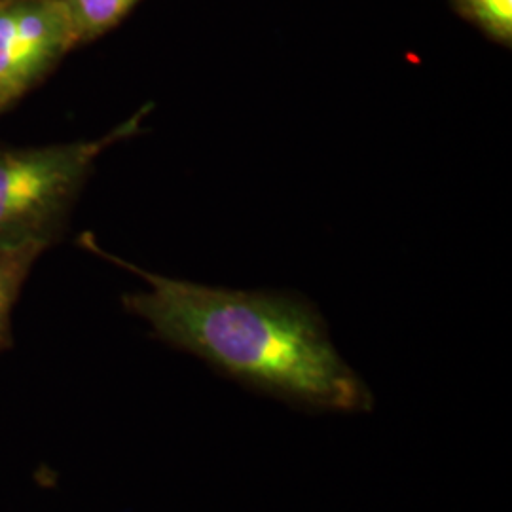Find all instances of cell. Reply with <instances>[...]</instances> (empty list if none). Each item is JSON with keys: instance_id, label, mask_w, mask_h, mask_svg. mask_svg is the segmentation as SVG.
Wrapping results in <instances>:
<instances>
[{"instance_id": "cell-5", "label": "cell", "mask_w": 512, "mask_h": 512, "mask_svg": "<svg viewBox=\"0 0 512 512\" xmlns=\"http://www.w3.org/2000/svg\"><path fill=\"white\" fill-rule=\"evenodd\" d=\"M73 21L78 44L103 37L141 0H63Z\"/></svg>"}, {"instance_id": "cell-4", "label": "cell", "mask_w": 512, "mask_h": 512, "mask_svg": "<svg viewBox=\"0 0 512 512\" xmlns=\"http://www.w3.org/2000/svg\"><path fill=\"white\" fill-rule=\"evenodd\" d=\"M50 245L42 239L0 243V353L12 346V311L27 277Z\"/></svg>"}, {"instance_id": "cell-7", "label": "cell", "mask_w": 512, "mask_h": 512, "mask_svg": "<svg viewBox=\"0 0 512 512\" xmlns=\"http://www.w3.org/2000/svg\"><path fill=\"white\" fill-rule=\"evenodd\" d=\"M4 110H6V107H4V105H2V101H0V114H2Z\"/></svg>"}, {"instance_id": "cell-2", "label": "cell", "mask_w": 512, "mask_h": 512, "mask_svg": "<svg viewBox=\"0 0 512 512\" xmlns=\"http://www.w3.org/2000/svg\"><path fill=\"white\" fill-rule=\"evenodd\" d=\"M137 110L109 133L71 143L0 148V243L42 239L54 243L97 160L135 137L148 110Z\"/></svg>"}, {"instance_id": "cell-3", "label": "cell", "mask_w": 512, "mask_h": 512, "mask_svg": "<svg viewBox=\"0 0 512 512\" xmlns=\"http://www.w3.org/2000/svg\"><path fill=\"white\" fill-rule=\"evenodd\" d=\"M78 46L63 0H0V101L8 109Z\"/></svg>"}, {"instance_id": "cell-6", "label": "cell", "mask_w": 512, "mask_h": 512, "mask_svg": "<svg viewBox=\"0 0 512 512\" xmlns=\"http://www.w3.org/2000/svg\"><path fill=\"white\" fill-rule=\"evenodd\" d=\"M459 10L503 44L512 40V0H456Z\"/></svg>"}, {"instance_id": "cell-1", "label": "cell", "mask_w": 512, "mask_h": 512, "mask_svg": "<svg viewBox=\"0 0 512 512\" xmlns=\"http://www.w3.org/2000/svg\"><path fill=\"white\" fill-rule=\"evenodd\" d=\"M86 247L129 272L147 289L124 306L147 321L158 340L203 359L258 393L317 410L370 412L374 397L330 340L323 317L293 294L234 291L152 274L101 249Z\"/></svg>"}]
</instances>
